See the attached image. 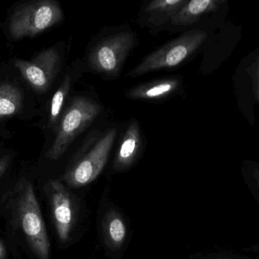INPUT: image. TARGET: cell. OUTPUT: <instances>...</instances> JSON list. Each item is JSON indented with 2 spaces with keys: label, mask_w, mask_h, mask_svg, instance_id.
I'll list each match as a JSON object with an SVG mask.
<instances>
[{
  "label": "cell",
  "mask_w": 259,
  "mask_h": 259,
  "mask_svg": "<svg viewBox=\"0 0 259 259\" xmlns=\"http://www.w3.org/2000/svg\"><path fill=\"white\" fill-rule=\"evenodd\" d=\"M15 210L32 250L39 259L50 258V243L33 186L22 179L18 185Z\"/></svg>",
  "instance_id": "cell-1"
},
{
  "label": "cell",
  "mask_w": 259,
  "mask_h": 259,
  "mask_svg": "<svg viewBox=\"0 0 259 259\" xmlns=\"http://www.w3.org/2000/svg\"><path fill=\"white\" fill-rule=\"evenodd\" d=\"M97 102L85 97L74 98L61 117L54 142L49 149L47 158L59 160L65 153L75 138L86 129L101 113Z\"/></svg>",
  "instance_id": "cell-2"
},
{
  "label": "cell",
  "mask_w": 259,
  "mask_h": 259,
  "mask_svg": "<svg viewBox=\"0 0 259 259\" xmlns=\"http://www.w3.org/2000/svg\"><path fill=\"white\" fill-rule=\"evenodd\" d=\"M208 38L204 30L195 29L181 35L148 55L128 73L131 77H138L155 70L178 66L191 56Z\"/></svg>",
  "instance_id": "cell-3"
},
{
  "label": "cell",
  "mask_w": 259,
  "mask_h": 259,
  "mask_svg": "<svg viewBox=\"0 0 259 259\" xmlns=\"http://www.w3.org/2000/svg\"><path fill=\"white\" fill-rule=\"evenodd\" d=\"M63 12L53 0H39L20 5L9 20V30L15 40L34 36L63 19Z\"/></svg>",
  "instance_id": "cell-4"
},
{
  "label": "cell",
  "mask_w": 259,
  "mask_h": 259,
  "mask_svg": "<svg viewBox=\"0 0 259 259\" xmlns=\"http://www.w3.org/2000/svg\"><path fill=\"white\" fill-rule=\"evenodd\" d=\"M135 44L131 32H120L97 43L89 56L90 67L96 72L108 76H117Z\"/></svg>",
  "instance_id": "cell-5"
},
{
  "label": "cell",
  "mask_w": 259,
  "mask_h": 259,
  "mask_svg": "<svg viewBox=\"0 0 259 259\" xmlns=\"http://www.w3.org/2000/svg\"><path fill=\"white\" fill-rule=\"evenodd\" d=\"M116 134V129H112L100 138L91 150L67 172L64 180L74 188L84 187L95 180L107 163Z\"/></svg>",
  "instance_id": "cell-6"
},
{
  "label": "cell",
  "mask_w": 259,
  "mask_h": 259,
  "mask_svg": "<svg viewBox=\"0 0 259 259\" xmlns=\"http://www.w3.org/2000/svg\"><path fill=\"white\" fill-rule=\"evenodd\" d=\"M14 65L36 92L44 93L50 88L60 69V53L53 47L40 52L31 60L16 59Z\"/></svg>",
  "instance_id": "cell-7"
},
{
  "label": "cell",
  "mask_w": 259,
  "mask_h": 259,
  "mask_svg": "<svg viewBox=\"0 0 259 259\" xmlns=\"http://www.w3.org/2000/svg\"><path fill=\"white\" fill-rule=\"evenodd\" d=\"M53 220L59 240L68 241L75 220L72 197L66 187L58 180L49 184Z\"/></svg>",
  "instance_id": "cell-8"
},
{
  "label": "cell",
  "mask_w": 259,
  "mask_h": 259,
  "mask_svg": "<svg viewBox=\"0 0 259 259\" xmlns=\"http://www.w3.org/2000/svg\"><path fill=\"white\" fill-rule=\"evenodd\" d=\"M142 147L140 126L134 120L127 127L119 149L115 155L114 168L117 171L129 168L137 159Z\"/></svg>",
  "instance_id": "cell-9"
},
{
  "label": "cell",
  "mask_w": 259,
  "mask_h": 259,
  "mask_svg": "<svg viewBox=\"0 0 259 259\" xmlns=\"http://www.w3.org/2000/svg\"><path fill=\"white\" fill-rule=\"evenodd\" d=\"M181 85L177 78L158 79L141 84L127 91L126 96L134 100H155L164 98L176 92Z\"/></svg>",
  "instance_id": "cell-10"
},
{
  "label": "cell",
  "mask_w": 259,
  "mask_h": 259,
  "mask_svg": "<svg viewBox=\"0 0 259 259\" xmlns=\"http://www.w3.org/2000/svg\"><path fill=\"white\" fill-rule=\"evenodd\" d=\"M224 3L221 0H192L178 11L170 20L175 26H189L197 22L202 16L217 10Z\"/></svg>",
  "instance_id": "cell-11"
},
{
  "label": "cell",
  "mask_w": 259,
  "mask_h": 259,
  "mask_svg": "<svg viewBox=\"0 0 259 259\" xmlns=\"http://www.w3.org/2000/svg\"><path fill=\"white\" fill-rule=\"evenodd\" d=\"M188 0H154L146 5L143 18L151 25L159 26L170 21Z\"/></svg>",
  "instance_id": "cell-12"
},
{
  "label": "cell",
  "mask_w": 259,
  "mask_h": 259,
  "mask_svg": "<svg viewBox=\"0 0 259 259\" xmlns=\"http://www.w3.org/2000/svg\"><path fill=\"white\" fill-rule=\"evenodd\" d=\"M106 244L112 249L121 247L127 237V228L121 216L115 211H109L103 223Z\"/></svg>",
  "instance_id": "cell-13"
},
{
  "label": "cell",
  "mask_w": 259,
  "mask_h": 259,
  "mask_svg": "<svg viewBox=\"0 0 259 259\" xmlns=\"http://www.w3.org/2000/svg\"><path fill=\"white\" fill-rule=\"evenodd\" d=\"M22 104V92L18 87L11 83L0 85V119L16 115Z\"/></svg>",
  "instance_id": "cell-14"
},
{
  "label": "cell",
  "mask_w": 259,
  "mask_h": 259,
  "mask_svg": "<svg viewBox=\"0 0 259 259\" xmlns=\"http://www.w3.org/2000/svg\"><path fill=\"white\" fill-rule=\"evenodd\" d=\"M71 77L69 75H67L63 82L61 84L60 87L53 94L51 103H50V117H49V121L51 126L55 127L56 125H59L62 107L71 88Z\"/></svg>",
  "instance_id": "cell-15"
},
{
  "label": "cell",
  "mask_w": 259,
  "mask_h": 259,
  "mask_svg": "<svg viewBox=\"0 0 259 259\" xmlns=\"http://www.w3.org/2000/svg\"><path fill=\"white\" fill-rule=\"evenodd\" d=\"M249 75L252 78L255 98L259 103V55L255 57V61L249 68Z\"/></svg>",
  "instance_id": "cell-16"
},
{
  "label": "cell",
  "mask_w": 259,
  "mask_h": 259,
  "mask_svg": "<svg viewBox=\"0 0 259 259\" xmlns=\"http://www.w3.org/2000/svg\"><path fill=\"white\" fill-rule=\"evenodd\" d=\"M11 158L10 156H4L0 159V176L6 171L10 163Z\"/></svg>",
  "instance_id": "cell-17"
},
{
  "label": "cell",
  "mask_w": 259,
  "mask_h": 259,
  "mask_svg": "<svg viewBox=\"0 0 259 259\" xmlns=\"http://www.w3.org/2000/svg\"><path fill=\"white\" fill-rule=\"evenodd\" d=\"M5 257H6V250L4 246L0 243V259H5Z\"/></svg>",
  "instance_id": "cell-18"
},
{
  "label": "cell",
  "mask_w": 259,
  "mask_h": 259,
  "mask_svg": "<svg viewBox=\"0 0 259 259\" xmlns=\"http://www.w3.org/2000/svg\"><path fill=\"white\" fill-rule=\"evenodd\" d=\"M254 177H255V181H256L257 185L259 187V170H256L254 172Z\"/></svg>",
  "instance_id": "cell-19"
}]
</instances>
